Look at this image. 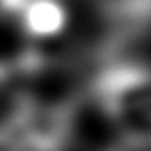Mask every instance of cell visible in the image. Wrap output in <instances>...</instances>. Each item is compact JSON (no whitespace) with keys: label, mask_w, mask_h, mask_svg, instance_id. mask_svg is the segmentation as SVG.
Returning <instances> with one entry per match:
<instances>
[{"label":"cell","mask_w":151,"mask_h":151,"mask_svg":"<svg viewBox=\"0 0 151 151\" xmlns=\"http://www.w3.org/2000/svg\"><path fill=\"white\" fill-rule=\"evenodd\" d=\"M92 92L103 112L126 133H151V66L110 64L94 78Z\"/></svg>","instance_id":"6da1fadb"},{"label":"cell","mask_w":151,"mask_h":151,"mask_svg":"<svg viewBox=\"0 0 151 151\" xmlns=\"http://www.w3.org/2000/svg\"><path fill=\"white\" fill-rule=\"evenodd\" d=\"M71 140L66 108H35L7 140L9 151H64Z\"/></svg>","instance_id":"7a4b0ae2"},{"label":"cell","mask_w":151,"mask_h":151,"mask_svg":"<svg viewBox=\"0 0 151 151\" xmlns=\"http://www.w3.org/2000/svg\"><path fill=\"white\" fill-rule=\"evenodd\" d=\"M16 14L32 37H55L66 25V12L57 0H23Z\"/></svg>","instance_id":"3957f363"},{"label":"cell","mask_w":151,"mask_h":151,"mask_svg":"<svg viewBox=\"0 0 151 151\" xmlns=\"http://www.w3.org/2000/svg\"><path fill=\"white\" fill-rule=\"evenodd\" d=\"M108 151H151V133H126V137Z\"/></svg>","instance_id":"277c9868"},{"label":"cell","mask_w":151,"mask_h":151,"mask_svg":"<svg viewBox=\"0 0 151 151\" xmlns=\"http://www.w3.org/2000/svg\"><path fill=\"white\" fill-rule=\"evenodd\" d=\"M0 14H5V0H0Z\"/></svg>","instance_id":"5b68a950"}]
</instances>
